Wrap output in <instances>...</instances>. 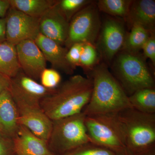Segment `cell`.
Instances as JSON below:
<instances>
[{
  "label": "cell",
  "mask_w": 155,
  "mask_h": 155,
  "mask_svg": "<svg viewBox=\"0 0 155 155\" xmlns=\"http://www.w3.org/2000/svg\"><path fill=\"white\" fill-rule=\"evenodd\" d=\"M92 80L82 75H73L43 99L41 108L52 121L81 113L92 94Z\"/></svg>",
  "instance_id": "obj_1"
},
{
  "label": "cell",
  "mask_w": 155,
  "mask_h": 155,
  "mask_svg": "<svg viewBox=\"0 0 155 155\" xmlns=\"http://www.w3.org/2000/svg\"><path fill=\"white\" fill-rule=\"evenodd\" d=\"M87 76L91 78V97L82 112L86 116L117 114L132 108L128 96L106 64L97 65Z\"/></svg>",
  "instance_id": "obj_2"
},
{
  "label": "cell",
  "mask_w": 155,
  "mask_h": 155,
  "mask_svg": "<svg viewBox=\"0 0 155 155\" xmlns=\"http://www.w3.org/2000/svg\"><path fill=\"white\" fill-rule=\"evenodd\" d=\"M116 116L125 147L131 153L155 147V114H146L129 108Z\"/></svg>",
  "instance_id": "obj_3"
},
{
  "label": "cell",
  "mask_w": 155,
  "mask_h": 155,
  "mask_svg": "<svg viewBox=\"0 0 155 155\" xmlns=\"http://www.w3.org/2000/svg\"><path fill=\"white\" fill-rule=\"evenodd\" d=\"M83 112L53 121L48 147L53 154L64 155L91 142L85 125Z\"/></svg>",
  "instance_id": "obj_4"
},
{
  "label": "cell",
  "mask_w": 155,
  "mask_h": 155,
  "mask_svg": "<svg viewBox=\"0 0 155 155\" xmlns=\"http://www.w3.org/2000/svg\"><path fill=\"white\" fill-rule=\"evenodd\" d=\"M117 81L128 96L137 91L155 88L153 77L143 58L123 51L117 55L113 66Z\"/></svg>",
  "instance_id": "obj_5"
},
{
  "label": "cell",
  "mask_w": 155,
  "mask_h": 155,
  "mask_svg": "<svg viewBox=\"0 0 155 155\" xmlns=\"http://www.w3.org/2000/svg\"><path fill=\"white\" fill-rule=\"evenodd\" d=\"M85 125L91 143L116 153L126 149L116 114L86 116Z\"/></svg>",
  "instance_id": "obj_6"
},
{
  "label": "cell",
  "mask_w": 155,
  "mask_h": 155,
  "mask_svg": "<svg viewBox=\"0 0 155 155\" xmlns=\"http://www.w3.org/2000/svg\"><path fill=\"white\" fill-rule=\"evenodd\" d=\"M101 25L98 9L97 5L92 2L77 12L70 20L64 45L69 49L76 43L95 45Z\"/></svg>",
  "instance_id": "obj_7"
},
{
  "label": "cell",
  "mask_w": 155,
  "mask_h": 155,
  "mask_svg": "<svg viewBox=\"0 0 155 155\" xmlns=\"http://www.w3.org/2000/svg\"><path fill=\"white\" fill-rule=\"evenodd\" d=\"M5 18L6 41L14 45L24 41L35 40L40 33L38 18L30 17L11 6Z\"/></svg>",
  "instance_id": "obj_8"
},
{
  "label": "cell",
  "mask_w": 155,
  "mask_h": 155,
  "mask_svg": "<svg viewBox=\"0 0 155 155\" xmlns=\"http://www.w3.org/2000/svg\"><path fill=\"white\" fill-rule=\"evenodd\" d=\"M9 90L17 105L40 107L41 100L54 90L46 88L21 70L11 78Z\"/></svg>",
  "instance_id": "obj_9"
},
{
  "label": "cell",
  "mask_w": 155,
  "mask_h": 155,
  "mask_svg": "<svg viewBox=\"0 0 155 155\" xmlns=\"http://www.w3.org/2000/svg\"><path fill=\"white\" fill-rule=\"evenodd\" d=\"M126 35L122 20L114 18L106 19L98 36L97 49L106 61L110 62L122 49Z\"/></svg>",
  "instance_id": "obj_10"
},
{
  "label": "cell",
  "mask_w": 155,
  "mask_h": 155,
  "mask_svg": "<svg viewBox=\"0 0 155 155\" xmlns=\"http://www.w3.org/2000/svg\"><path fill=\"white\" fill-rule=\"evenodd\" d=\"M16 47L21 71L31 78L39 80L42 72L46 68L47 61L35 41H24Z\"/></svg>",
  "instance_id": "obj_11"
},
{
  "label": "cell",
  "mask_w": 155,
  "mask_h": 155,
  "mask_svg": "<svg viewBox=\"0 0 155 155\" xmlns=\"http://www.w3.org/2000/svg\"><path fill=\"white\" fill-rule=\"evenodd\" d=\"M17 106L19 125L25 126L35 135L48 141L52 128L53 121L41 107Z\"/></svg>",
  "instance_id": "obj_12"
},
{
  "label": "cell",
  "mask_w": 155,
  "mask_h": 155,
  "mask_svg": "<svg viewBox=\"0 0 155 155\" xmlns=\"http://www.w3.org/2000/svg\"><path fill=\"white\" fill-rule=\"evenodd\" d=\"M58 2L40 18V33L63 46L68 35L69 22L59 11Z\"/></svg>",
  "instance_id": "obj_13"
},
{
  "label": "cell",
  "mask_w": 155,
  "mask_h": 155,
  "mask_svg": "<svg viewBox=\"0 0 155 155\" xmlns=\"http://www.w3.org/2000/svg\"><path fill=\"white\" fill-rule=\"evenodd\" d=\"M34 41L43 54L46 61L49 62L53 69L61 70L67 75L73 74L74 69L66 59L68 50L67 48L41 33Z\"/></svg>",
  "instance_id": "obj_14"
},
{
  "label": "cell",
  "mask_w": 155,
  "mask_h": 155,
  "mask_svg": "<svg viewBox=\"0 0 155 155\" xmlns=\"http://www.w3.org/2000/svg\"><path fill=\"white\" fill-rule=\"evenodd\" d=\"M16 155H53L47 141L35 135L28 128L19 125L13 138Z\"/></svg>",
  "instance_id": "obj_15"
},
{
  "label": "cell",
  "mask_w": 155,
  "mask_h": 155,
  "mask_svg": "<svg viewBox=\"0 0 155 155\" xmlns=\"http://www.w3.org/2000/svg\"><path fill=\"white\" fill-rule=\"evenodd\" d=\"M125 20L130 28L134 24H138L145 28L150 33H155V1H132L129 12Z\"/></svg>",
  "instance_id": "obj_16"
},
{
  "label": "cell",
  "mask_w": 155,
  "mask_h": 155,
  "mask_svg": "<svg viewBox=\"0 0 155 155\" xmlns=\"http://www.w3.org/2000/svg\"><path fill=\"white\" fill-rule=\"evenodd\" d=\"M17 105L9 90L0 95V130L13 138L19 127Z\"/></svg>",
  "instance_id": "obj_17"
},
{
  "label": "cell",
  "mask_w": 155,
  "mask_h": 155,
  "mask_svg": "<svg viewBox=\"0 0 155 155\" xmlns=\"http://www.w3.org/2000/svg\"><path fill=\"white\" fill-rule=\"evenodd\" d=\"M20 70L16 45L7 41L0 44V73L11 79Z\"/></svg>",
  "instance_id": "obj_18"
},
{
  "label": "cell",
  "mask_w": 155,
  "mask_h": 155,
  "mask_svg": "<svg viewBox=\"0 0 155 155\" xmlns=\"http://www.w3.org/2000/svg\"><path fill=\"white\" fill-rule=\"evenodd\" d=\"M10 6L34 18L40 19L57 4L55 0H8Z\"/></svg>",
  "instance_id": "obj_19"
},
{
  "label": "cell",
  "mask_w": 155,
  "mask_h": 155,
  "mask_svg": "<svg viewBox=\"0 0 155 155\" xmlns=\"http://www.w3.org/2000/svg\"><path fill=\"white\" fill-rule=\"evenodd\" d=\"M128 98L132 108L146 114H155V88L138 90Z\"/></svg>",
  "instance_id": "obj_20"
},
{
  "label": "cell",
  "mask_w": 155,
  "mask_h": 155,
  "mask_svg": "<svg viewBox=\"0 0 155 155\" xmlns=\"http://www.w3.org/2000/svg\"><path fill=\"white\" fill-rule=\"evenodd\" d=\"M130 28V32L126 35L122 50L131 54H138L151 34L138 24H134Z\"/></svg>",
  "instance_id": "obj_21"
},
{
  "label": "cell",
  "mask_w": 155,
  "mask_h": 155,
  "mask_svg": "<svg viewBox=\"0 0 155 155\" xmlns=\"http://www.w3.org/2000/svg\"><path fill=\"white\" fill-rule=\"evenodd\" d=\"M132 2L130 0H100L97 5L100 11L125 20Z\"/></svg>",
  "instance_id": "obj_22"
},
{
  "label": "cell",
  "mask_w": 155,
  "mask_h": 155,
  "mask_svg": "<svg viewBox=\"0 0 155 155\" xmlns=\"http://www.w3.org/2000/svg\"><path fill=\"white\" fill-rule=\"evenodd\" d=\"M92 2L90 0H62L58 1L57 6L69 22L77 12Z\"/></svg>",
  "instance_id": "obj_23"
},
{
  "label": "cell",
  "mask_w": 155,
  "mask_h": 155,
  "mask_svg": "<svg viewBox=\"0 0 155 155\" xmlns=\"http://www.w3.org/2000/svg\"><path fill=\"white\" fill-rule=\"evenodd\" d=\"M98 52L95 45L84 44L81 55L80 66L85 70H92L98 61Z\"/></svg>",
  "instance_id": "obj_24"
},
{
  "label": "cell",
  "mask_w": 155,
  "mask_h": 155,
  "mask_svg": "<svg viewBox=\"0 0 155 155\" xmlns=\"http://www.w3.org/2000/svg\"><path fill=\"white\" fill-rule=\"evenodd\" d=\"M64 155H116V153L104 147L89 142Z\"/></svg>",
  "instance_id": "obj_25"
},
{
  "label": "cell",
  "mask_w": 155,
  "mask_h": 155,
  "mask_svg": "<svg viewBox=\"0 0 155 155\" xmlns=\"http://www.w3.org/2000/svg\"><path fill=\"white\" fill-rule=\"evenodd\" d=\"M62 78L58 70L46 68L42 72L40 77L41 84L48 89H55L61 84Z\"/></svg>",
  "instance_id": "obj_26"
},
{
  "label": "cell",
  "mask_w": 155,
  "mask_h": 155,
  "mask_svg": "<svg viewBox=\"0 0 155 155\" xmlns=\"http://www.w3.org/2000/svg\"><path fill=\"white\" fill-rule=\"evenodd\" d=\"M83 45V43H76L72 45L67 53V62L74 69L75 67L80 66L81 55Z\"/></svg>",
  "instance_id": "obj_27"
},
{
  "label": "cell",
  "mask_w": 155,
  "mask_h": 155,
  "mask_svg": "<svg viewBox=\"0 0 155 155\" xmlns=\"http://www.w3.org/2000/svg\"><path fill=\"white\" fill-rule=\"evenodd\" d=\"M0 155H16L13 138L0 130Z\"/></svg>",
  "instance_id": "obj_28"
},
{
  "label": "cell",
  "mask_w": 155,
  "mask_h": 155,
  "mask_svg": "<svg viewBox=\"0 0 155 155\" xmlns=\"http://www.w3.org/2000/svg\"><path fill=\"white\" fill-rule=\"evenodd\" d=\"M143 54L146 58H149L155 65V33L151 34L146 42L142 49Z\"/></svg>",
  "instance_id": "obj_29"
},
{
  "label": "cell",
  "mask_w": 155,
  "mask_h": 155,
  "mask_svg": "<svg viewBox=\"0 0 155 155\" xmlns=\"http://www.w3.org/2000/svg\"><path fill=\"white\" fill-rule=\"evenodd\" d=\"M11 79L0 73V95L5 91L9 90Z\"/></svg>",
  "instance_id": "obj_30"
},
{
  "label": "cell",
  "mask_w": 155,
  "mask_h": 155,
  "mask_svg": "<svg viewBox=\"0 0 155 155\" xmlns=\"http://www.w3.org/2000/svg\"><path fill=\"white\" fill-rule=\"evenodd\" d=\"M5 17L0 18V44L6 41Z\"/></svg>",
  "instance_id": "obj_31"
},
{
  "label": "cell",
  "mask_w": 155,
  "mask_h": 155,
  "mask_svg": "<svg viewBox=\"0 0 155 155\" xmlns=\"http://www.w3.org/2000/svg\"><path fill=\"white\" fill-rule=\"evenodd\" d=\"M10 8V4L8 0H0V18L6 17Z\"/></svg>",
  "instance_id": "obj_32"
},
{
  "label": "cell",
  "mask_w": 155,
  "mask_h": 155,
  "mask_svg": "<svg viewBox=\"0 0 155 155\" xmlns=\"http://www.w3.org/2000/svg\"><path fill=\"white\" fill-rule=\"evenodd\" d=\"M133 155H155V147H153L149 149L140 152L135 154H132Z\"/></svg>",
  "instance_id": "obj_33"
},
{
  "label": "cell",
  "mask_w": 155,
  "mask_h": 155,
  "mask_svg": "<svg viewBox=\"0 0 155 155\" xmlns=\"http://www.w3.org/2000/svg\"><path fill=\"white\" fill-rule=\"evenodd\" d=\"M116 155H133L127 149H125L122 150V151H120L116 153Z\"/></svg>",
  "instance_id": "obj_34"
},
{
  "label": "cell",
  "mask_w": 155,
  "mask_h": 155,
  "mask_svg": "<svg viewBox=\"0 0 155 155\" xmlns=\"http://www.w3.org/2000/svg\"></svg>",
  "instance_id": "obj_35"
}]
</instances>
